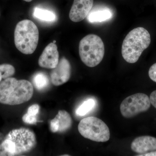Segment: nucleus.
Returning <instances> with one entry per match:
<instances>
[{"instance_id": "1", "label": "nucleus", "mask_w": 156, "mask_h": 156, "mask_svg": "<svg viewBox=\"0 0 156 156\" xmlns=\"http://www.w3.org/2000/svg\"><path fill=\"white\" fill-rule=\"evenodd\" d=\"M33 95V86L27 80L9 77L0 83V103L3 104L19 105L30 100Z\"/></svg>"}, {"instance_id": "2", "label": "nucleus", "mask_w": 156, "mask_h": 156, "mask_svg": "<svg viewBox=\"0 0 156 156\" xmlns=\"http://www.w3.org/2000/svg\"><path fill=\"white\" fill-rule=\"evenodd\" d=\"M150 34L146 29L137 27L131 30L123 42L122 53L127 62L134 63L138 61L143 51L150 45Z\"/></svg>"}, {"instance_id": "3", "label": "nucleus", "mask_w": 156, "mask_h": 156, "mask_svg": "<svg viewBox=\"0 0 156 156\" xmlns=\"http://www.w3.org/2000/svg\"><path fill=\"white\" fill-rule=\"evenodd\" d=\"M36 144V136L33 131L20 128L10 131L1 146L9 155L15 156L30 151Z\"/></svg>"}, {"instance_id": "4", "label": "nucleus", "mask_w": 156, "mask_h": 156, "mask_svg": "<svg viewBox=\"0 0 156 156\" xmlns=\"http://www.w3.org/2000/svg\"><path fill=\"white\" fill-rule=\"evenodd\" d=\"M39 33L37 25L31 20L20 21L14 30V44L17 50L23 54H31L36 50Z\"/></svg>"}, {"instance_id": "5", "label": "nucleus", "mask_w": 156, "mask_h": 156, "mask_svg": "<svg viewBox=\"0 0 156 156\" xmlns=\"http://www.w3.org/2000/svg\"><path fill=\"white\" fill-rule=\"evenodd\" d=\"M79 49L81 60L88 67L97 66L104 56V44L96 35L91 34L83 38L80 42Z\"/></svg>"}, {"instance_id": "6", "label": "nucleus", "mask_w": 156, "mask_h": 156, "mask_svg": "<svg viewBox=\"0 0 156 156\" xmlns=\"http://www.w3.org/2000/svg\"><path fill=\"white\" fill-rule=\"evenodd\" d=\"M78 131L82 136L92 141L105 142L110 137L109 129L104 122L97 117H87L81 120Z\"/></svg>"}, {"instance_id": "7", "label": "nucleus", "mask_w": 156, "mask_h": 156, "mask_svg": "<svg viewBox=\"0 0 156 156\" xmlns=\"http://www.w3.org/2000/svg\"><path fill=\"white\" fill-rule=\"evenodd\" d=\"M149 97L144 93H138L126 98L120 105L123 117L129 119L147 111L151 107Z\"/></svg>"}, {"instance_id": "8", "label": "nucleus", "mask_w": 156, "mask_h": 156, "mask_svg": "<svg viewBox=\"0 0 156 156\" xmlns=\"http://www.w3.org/2000/svg\"><path fill=\"white\" fill-rule=\"evenodd\" d=\"M71 74V66L68 60L62 57L50 73L51 83L55 86L63 85L69 80Z\"/></svg>"}, {"instance_id": "9", "label": "nucleus", "mask_w": 156, "mask_h": 156, "mask_svg": "<svg viewBox=\"0 0 156 156\" xmlns=\"http://www.w3.org/2000/svg\"><path fill=\"white\" fill-rule=\"evenodd\" d=\"M93 5V0H74L70 11V19L80 22L88 16Z\"/></svg>"}, {"instance_id": "10", "label": "nucleus", "mask_w": 156, "mask_h": 156, "mask_svg": "<svg viewBox=\"0 0 156 156\" xmlns=\"http://www.w3.org/2000/svg\"><path fill=\"white\" fill-rule=\"evenodd\" d=\"M59 62V53L56 44L51 43L45 48L38 60V64L44 68L53 69Z\"/></svg>"}, {"instance_id": "11", "label": "nucleus", "mask_w": 156, "mask_h": 156, "mask_svg": "<svg viewBox=\"0 0 156 156\" xmlns=\"http://www.w3.org/2000/svg\"><path fill=\"white\" fill-rule=\"evenodd\" d=\"M131 148L140 154L156 151V138L150 136H138L131 143Z\"/></svg>"}, {"instance_id": "12", "label": "nucleus", "mask_w": 156, "mask_h": 156, "mask_svg": "<svg viewBox=\"0 0 156 156\" xmlns=\"http://www.w3.org/2000/svg\"><path fill=\"white\" fill-rule=\"evenodd\" d=\"M112 16L111 11L107 9L95 10L89 12L87 16V20L89 22H102L108 20Z\"/></svg>"}, {"instance_id": "13", "label": "nucleus", "mask_w": 156, "mask_h": 156, "mask_svg": "<svg viewBox=\"0 0 156 156\" xmlns=\"http://www.w3.org/2000/svg\"><path fill=\"white\" fill-rule=\"evenodd\" d=\"M58 120L59 130L58 132H64L71 128L73 120L70 115L65 110H59L56 116Z\"/></svg>"}, {"instance_id": "14", "label": "nucleus", "mask_w": 156, "mask_h": 156, "mask_svg": "<svg viewBox=\"0 0 156 156\" xmlns=\"http://www.w3.org/2000/svg\"><path fill=\"white\" fill-rule=\"evenodd\" d=\"M33 15L37 19L46 22H53L56 19V14L53 12L38 8L34 9Z\"/></svg>"}, {"instance_id": "15", "label": "nucleus", "mask_w": 156, "mask_h": 156, "mask_svg": "<svg viewBox=\"0 0 156 156\" xmlns=\"http://www.w3.org/2000/svg\"><path fill=\"white\" fill-rule=\"evenodd\" d=\"M96 105V101L94 98H88L78 107L76 110V115L78 116H84L92 111Z\"/></svg>"}, {"instance_id": "16", "label": "nucleus", "mask_w": 156, "mask_h": 156, "mask_svg": "<svg viewBox=\"0 0 156 156\" xmlns=\"http://www.w3.org/2000/svg\"><path fill=\"white\" fill-rule=\"evenodd\" d=\"M33 82L35 87L39 91L44 90L49 85V79L44 73L39 72L34 76Z\"/></svg>"}, {"instance_id": "17", "label": "nucleus", "mask_w": 156, "mask_h": 156, "mask_svg": "<svg viewBox=\"0 0 156 156\" xmlns=\"http://www.w3.org/2000/svg\"><path fill=\"white\" fill-rule=\"evenodd\" d=\"M15 72V68L13 66L9 64L0 65V82L2 80L11 77Z\"/></svg>"}, {"instance_id": "18", "label": "nucleus", "mask_w": 156, "mask_h": 156, "mask_svg": "<svg viewBox=\"0 0 156 156\" xmlns=\"http://www.w3.org/2000/svg\"><path fill=\"white\" fill-rule=\"evenodd\" d=\"M22 120L24 123L28 124H35L37 122V116L31 115L27 113L23 116Z\"/></svg>"}, {"instance_id": "19", "label": "nucleus", "mask_w": 156, "mask_h": 156, "mask_svg": "<svg viewBox=\"0 0 156 156\" xmlns=\"http://www.w3.org/2000/svg\"><path fill=\"white\" fill-rule=\"evenodd\" d=\"M50 128L51 131L53 133L58 132L59 130V123L58 119L56 116L50 122Z\"/></svg>"}, {"instance_id": "20", "label": "nucleus", "mask_w": 156, "mask_h": 156, "mask_svg": "<svg viewBox=\"0 0 156 156\" xmlns=\"http://www.w3.org/2000/svg\"><path fill=\"white\" fill-rule=\"evenodd\" d=\"M40 106L37 104H34L29 107L27 110V113L31 115L37 116L40 110Z\"/></svg>"}, {"instance_id": "21", "label": "nucleus", "mask_w": 156, "mask_h": 156, "mask_svg": "<svg viewBox=\"0 0 156 156\" xmlns=\"http://www.w3.org/2000/svg\"><path fill=\"white\" fill-rule=\"evenodd\" d=\"M148 74L151 80L156 83V63L151 66L149 70Z\"/></svg>"}, {"instance_id": "22", "label": "nucleus", "mask_w": 156, "mask_h": 156, "mask_svg": "<svg viewBox=\"0 0 156 156\" xmlns=\"http://www.w3.org/2000/svg\"><path fill=\"white\" fill-rule=\"evenodd\" d=\"M149 98L151 104L156 108V90L151 93Z\"/></svg>"}, {"instance_id": "23", "label": "nucleus", "mask_w": 156, "mask_h": 156, "mask_svg": "<svg viewBox=\"0 0 156 156\" xmlns=\"http://www.w3.org/2000/svg\"><path fill=\"white\" fill-rule=\"evenodd\" d=\"M139 156H156V151H153L147 153L142 154L138 155Z\"/></svg>"}, {"instance_id": "24", "label": "nucleus", "mask_w": 156, "mask_h": 156, "mask_svg": "<svg viewBox=\"0 0 156 156\" xmlns=\"http://www.w3.org/2000/svg\"><path fill=\"white\" fill-rule=\"evenodd\" d=\"M23 1H25V2H29L32 1L33 0H23Z\"/></svg>"}, {"instance_id": "25", "label": "nucleus", "mask_w": 156, "mask_h": 156, "mask_svg": "<svg viewBox=\"0 0 156 156\" xmlns=\"http://www.w3.org/2000/svg\"><path fill=\"white\" fill-rule=\"evenodd\" d=\"M53 43H54V44H55V43H56V41H53Z\"/></svg>"}, {"instance_id": "26", "label": "nucleus", "mask_w": 156, "mask_h": 156, "mask_svg": "<svg viewBox=\"0 0 156 156\" xmlns=\"http://www.w3.org/2000/svg\"><path fill=\"white\" fill-rule=\"evenodd\" d=\"M62 156H69V155H62Z\"/></svg>"}]
</instances>
